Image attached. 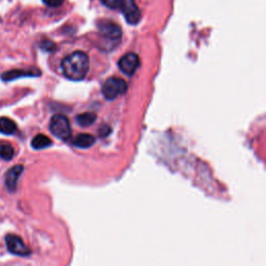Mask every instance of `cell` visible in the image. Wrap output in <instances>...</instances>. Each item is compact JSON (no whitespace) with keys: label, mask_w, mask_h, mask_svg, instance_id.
Masks as SVG:
<instances>
[{"label":"cell","mask_w":266,"mask_h":266,"mask_svg":"<svg viewBox=\"0 0 266 266\" xmlns=\"http://www.w3.org/2000/svg\"><path fill=\"white\" fill-rule=\"evenodd\" d=\"M65 0H43L44 4L50 7H57L59 5H62Z\"/></svg>","instance_id":"cell-17"},{"label":"cell","mask_w":266,"mask_h":266,"mask_svg":"<svg viewBox=\"0 0 266 266\" xmlns=\"http://www.w3.org/2000/svg\"><path fill=\"white\" fill-rule=\"evenodd\" d=\"M50 131L57 139L67 142L71 137V126L67 117L63 115H55L50 121Z\"/></svg>","instance_id":"cell-2"},{"label":"cell","mask_w":266,"mask_h":266,"mask_svg":"<svg viewBox=\"0 0 266 266\" xmlns=\"http://www.w3.org/2000/svg\"><path fill=\"white\" fill-rule=\"evenodd\" d=\"M62 70L68 79L82 80L90 70V58L82 51H76L66 56L62 62Z\"/></svg>","instance_id":"cell-1"},{"label":"cell","mask_w":266,"mask_h":266,"mask_svg":"<svg viewBox=\"0 0 266 266\" xmlns=\"http://www.w3.org/2000/svg\"><path fill=\"white\" fill-rule=\"evenodd\" d=\"M40 47L44 51H48V52H50V51H53L55 49L54 43H52L51 41H48V40L42 41L41 44H40Z\"/></svg>","instance_id":"cell-16"},{"label":"cell","mask_w":266,"mask_h":266,"mask_svg":"<svg viewBox=\"0 0 266 266\" xmlns=\"http://www.w3.org/2000/svg\"><path fill=\"white\" fill-rule=\"evenodd\" d=\"M98 27L102 37L114 43H118L122 38V29L116 23L103 20L98 24Z\"/></svg>","instance_id":"cell-6"},{"label":"cell","mask_w":266,"mask_h":266,"mask_svg":"<svg viewBox=\"0 0 266 266\" xmlns=\"http://www.w3.org/2000/svg\"><path fill=\"white\" fill-rule=\"evenodd\" d=\"M120 8L122 10L126 21L129 24L135 25L141 21L142 14L135 0H121Z\"/></svg>","instance_id":"cell-5"},{"label":"cell","mask_w":266,"mask_h":266,"mask_svg":"<svg viewBox=\"0 0 266 266\" xmlns=\"http://www.w3.org/2000/svg\"><path fill=\"white\" fill-rule=\"evenodd\" d=\"M51 145H52V141L44 134H38L34 136L31 141V147L36 150H42V149L48 148Z\"/></svg>","instance_id":"cell-12"},{"label":"cell","mask_w":266,"mask_h":266,"mask_svg":"<svg viewBox=\"0 0 266 266\" xmlns=\"http://www.w3.org/2000/svg\"><path fill=\"white\" fill-rule=\"evenodd\" d=\"M140 57L135 53H127L119 61V68L123 73L132 76L140 67Z\"/></svg>","instance_id":"cell-7"},{"label":"cell","mask_w":266,"mask_h":266,"mask_svg":"<svg viewBox=\"0 0 266 266\" xmlns=\"http://www.w3.org/2000/svg\"><path fill=\"white\" fill-rule=\"evenodd\" d=\"M96 115L93 113H85V114H81L78 115L76 118V122L79 126L81 127H88L92 124H94L96 122Z\"/></svg>","instance_id":"cell-14"},{"label":"cell","mask_w":266,"mask_h":266,"mask_svg":"<svg viewBox=\"0 0 266 266\" xmlns=\"http://www.w3.org/2000/svg\"><path fill=\"white\" fill-rule=\"evenodd\" d=\"M17 131V124L6 117L0 118V133L5 135L14 134Z\"/></svg>","instance_id":"cell-11"},{"label":"cell","mask_w":266,"mask_h":266,"mask_svg":"<svg viewBox=\"0 0 266 266\" xmlns=\"http://www.w3.org/2000/svg\"><path fill=\"white\" fill-rule=\"evenodd\" d=\"M15 155V151L13 145L4 141H0V158L5 160V161H10Z\"/></svg>","instance_id":"cell-13"},{"label":"cell","mask_w":266,"mask_h":266,"mask_svg":"<svg viewBox=\"0 0 266 266\" xmlns=\"http://www.w3.org/2000/svg\"><path fill=\"white\" fill-rule=\"evenodd\" d=\"M5 243L8 252L16 256L27 257L31 254L30 248L24 243L22 238L14 234H7L5 236Z\"/></svg>","instance_id":"cell-4"},{"label":"cell","mask_w":266,"mask_h":266,"mask_svg":"<svg viewBox=\"0 0 266 266\" xmlns=\"http://www.w3.org/2000/svg\"><path fill=\"white\" fill-rule=\"evenodd\" d=\"M100 1L105 6L113 8V10L119 8L120 5H121V0H100Z\"/></svg>","instance_id":"cell-15"},{"label":"cell","mask_w":266,"mask_h":266,"mask_svg":"<svg viewBox=\"0 0 266 266\" xmlns=\"http://www.w3.org/2000/svg\"><path fill=\"white\" fill-rule=\"evenodd\" d=\"M24 167L21 165H17L7 170L5 174V187L10 193H14L17 190V185H18V180L23 173Z\"/></svg>","instance_id":"cell-8"},{"label":"cell","mask_w":266,"mask_h":266,"mask_svg":"<svg viewBox=\"0 0 266 266\" xmlns=\"http://www.w3.org/2000/svg\"><path fill=\"white\" fill-rule=\"evenodd\" d=\"M127 89V82L124 79L120 78V77H111L103 84L102 93L105 99L114 100L120 95L125 94Z\"/></svg>","instance_id":"cell-3"},{"label":"cell","mask_w":266,"mask_h":266,"mask_svg":"<svg viewBox=\"0 0 266 266\" xmlns=\"http://www.w3.org/2000/svg\"><path fill=\"white\" fill-rule=\"evenodd\" d=\"M95 142L96 140L93 135L87 134V133H81L75 137L73 144L76 145V147H78L80 149H88L92 147V145L95 144Z\"/></svg>","instance_id":"cell-10"},{"label":"cell","mask_w":266,"mask_h":266,"mask_svg":"<svg viewBox=\"0 0 266 266\" xmlns=\"http://www.w3.org/2000/svg\"><path fill=\"white\" fill-rule=\"evenodd\" d=\"M111 131L110 128L107 125H103L100 129H99V135L101 136H106L109 134V132Z\"/></svg>","instance_id":"cell-18"},{"label":"cell","mask_w":266,"mask_h":266,"mask_svg":"<svg viewBox=\"0 0 266 266\" xmlns=\"http://www.w3.org/2000/svg\"><path fill=\"white\" fill-rule=\"evenodd\" d=\"M37 74H40V72H32V71H24V70H11L2 73L1 79L4 82H8L12 80H16L21 77H31V76H39Z\"/></svg>","instance_id":"cell-9"}]
</instances>
